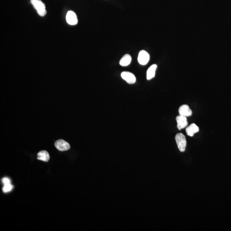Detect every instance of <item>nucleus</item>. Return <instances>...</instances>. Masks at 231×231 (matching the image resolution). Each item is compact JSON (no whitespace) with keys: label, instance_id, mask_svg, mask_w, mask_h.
Here are the masks:
<instances>
[{"label":"nucleus","instance_id":"obj_9","mask_svg":"<svg viewBox=\"0 0 231 231\" xmlns=\"http://www.w3.org/2000/svg\"><path fill=\"white\" fill-rule=\"evenodd\" d=\"M199 127L194 123H192L191 125H189L188 127H187L186 129V132L187 135L190 137H192L195 134L199 132Z\"/></svg>","mask_w":231,"mask_h":231},{"label":"nucleus","instance_id":"obj_3","mask_svg":"<svg viewBox=\"0 0 231 231\" xmlns=\"http://www.w3.org/2000/svg\"><path fill=\"white\" fill-rule=\"evenodd\" d=\"M150 56L149 54L144 50L141 51L138 54V62L141 65H146L149 61Z\"/></svg>","mask_w":231,"mask_h":231},{"label":"nucleus","instance_id":"obj_10","mask_svg":"<svg viewBox=\"0 0 231 231\" xmlns=\"http://www.w3.org/2000/svg\"><path fill=\"white\" fill-rule=\"evenodd\" d=\"M157 68V66L156 64H153L148 68L146 72V79L147 80H150L155 77Z\"/></svg>","mask_w":231,"mask_h":231},{"label":"nucleus","instance_id":"obj_7","mask_svg":"<svg viewBox=\"0 0 231 231\" xmlns=\"http://www.w3.org/2000/svg\"><path fill=\"white\" fill-rule=\"evenodd\" d=\"M176 120L177 123V128L179 130L186 127L188 125L186 117L179 115L176 118Z\"/></svg>","mask_w":231,"mask_h":231},{"label":"nucleus","instance_id":"obj_1","mask_svg":"<svg viewBox=\"0 0 231 231\" xmlns=\"http://www.w3.org/2000/svg\"><path fill=\"white\" fill-rule=\"evenodd\" d=\"M30 3L38 15L44 16L47 14L45 4L41 0H30Z\"/></svg>","mask_w":231,"mask_h":231},{"label":"nucleus","instance_id":"obj_2","mask_svg":"<svg viewBox=\"0 0 231 231\" xmlns=\"http://www.w3.org/2000/svg\"><path fill=\"white\" fill-rule=\"evenodd\" d=\"M175 140L180 151L181 152H184L187 145L186 140L184 135L182 133H178L176 135Z\"/></svg>","mask_w":231,"mask_h":231},{"label":"nucleus","instance_id":"obj_11","mask_svg":"<svg viewBox=\"0 0 231 231\" xmlns=\"http://www.w3.org/2000/svg\"><path fill=\"white\" fill-rule=\"evenodd\" d=\"M132 58L129 54H126L123 56L120 61V64L122 67H127L132 62Z\"/></svg>","mask_w":231,"mask_h":231},{"label":"nucleus","instance_id":"obj_13","mask_svg":"<svg viewBox=\"0 0 231 231\" xmlns=\"http://www.w3.org/2000/svg\"><path fill=\"white\" fill-rule=\"evenodd\" d=\"M13 188V186L10 184V183L8 184L4 185V186L3 187L2 190L4 192H7L11 191Z\"/></svg>","mask_w":231,"mask_h":231},{"label":"nucleus","instance_id":"obj_4","mask_svg":"<svg viewBox=\"0 0 231 231\" xmlns=\"http://www.w3.org/2000/svg\"><path fill=\"white\" fill-rule=\"evenodd\" d=\"M122 79L127 83L132 84L136 82V78L133 73L128 71H123L121 74Z\"/></svg>","mask_w":231,"mask_h":231},{"label":"nucleus","instance_id":"obj_6","mask_svg":"<svg viewBox=\"0 0 231 231\" xmlns=\"http://www.w3.org/2000/svg\"><path fill=\"white\" fill-rule=\"evenodd\" d=\"M66 20L68 24L71 25H77L78 22V18L75 13L69 11L66 15Z\"/></svg>","mask_w":231,"mask_h":231},{"label":"nucleus","instance_id":"obj_14","mask_svg":"<svg viewBox=\"0 0 231 231\" xmlns=\"http://www.w3.org/2000/svg\"><path fill=\"white\" fill-rule=\"evenodd\" d=\"M2 181L4 185L10 183V179L9 178H6V177L3 178L2 179Z\"/></svg>","mask_w":231,"mask_h":231},{"label":"nucleus","instance_id":"obj_5","mask_svg":"<svg viewBox=\"0 0 231 231\" xmlns=\"http://www.w3.org/2000/svg\"><path fill=\"white\" fill-rule=\"evenodd\" d=\"M55 145L56 148L60 151L68 150L70 148V146L69 143L63 140L60 139L56 141Z\"/></svg>","mask_w":231,"mask_h":231},{"label":"nucleus","instance_id":"obj_8","mask_svg":"<svg viewBox=\"0 0 231 231\" xmlns=\"http://www.w3.org/2000/svg\"><path fill=\"white\" fill-rule=\"evenodd\" d=\"M179 115L183 116L185 117L190 116L192 115V111L188 105L184 104L179 107Z\"/></svg>","mask_w":231,"mask_h":231},{"label":"nucleus","instance_id":"obj_12","mask_svg":"<svg viewBox=\"0 0 231 231\" xmlns=\"http://www.w3.org/2000/svg\"><path fill=\"white\" fill-rule=\"evenodd\" d=\"M37 159L45 162H48L50 159V156L46 150L41 151L37 154Z\"/></svg>","mask_w":231,"mask_h":231}]
</instances>
